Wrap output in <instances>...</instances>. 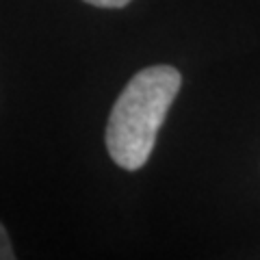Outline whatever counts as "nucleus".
<instances>
[{"label":"nucleus","instance_id":"nucleus-1","mask_svg":"<svg viewBox=\"0 0 260 260\" xmlns=\"http://www.w3.org/2000/svg\"><path fill=\"white\" fill-rule=\"evenodd\" d=\"M180 85L182 76L172 65H152L128 80L107 124V150L121 169L137 172L148 162Z\"/></svg>","mask_w":260,"mask_h":260},{"label":"nucleus","instance_id":"nucleus-3","mask_svg":"<svg viewBox=\"0 0 260 260\" xmlns=\"http://www.w3.org/2000/svg\"><path fill=\"white\" fill-rule=\"evenodd\" d=\"M85 3L91 7H100V9H121L130 0H85Z\"/></svg>","mask_w":260,"mask_h":260},{"label":"nucleus","instance_id":"nucleus-2","mask_svg":"<svg viewBox=\"0 0 260 260\" xmlns=\"http://www.w3.org/2000/svg\"><path fill=\"white\" fill-rule=\"evenodd\" d=\"M11 258H15V254H13V247H11L9 234H7L5 225L0 223V260H11Z\"/></svg>","mask_w":260,"mask_h":260}]
</instances>
